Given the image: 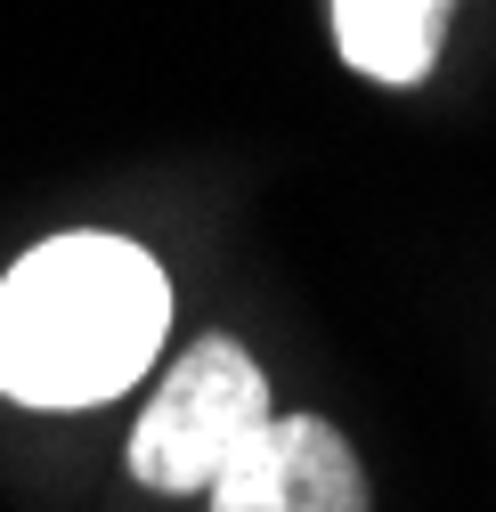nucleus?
Instances as JSON below:
<instances>
[{
	"instance_id": "f03ea898",
	"label": "nucleus",
	"mask_w": 496,
	"mask_h": 512,
	"mask_svg": "<svg viewBox=\"0 0 496 512\" xmlns=\"http://www.w3.org/2000/svg\"><path fill=\"white\" fill-rule=\"evenodd\" d=\"M269 415L277 407H269L261 366L228 334H204V342H188L171 358L163 391L147 399V415L131 431V472L155 496H196V488H212L244 456V439H253Z\"/></svg>"
},
{
	"instance_id": "f257e3e1",
	"label": "nucleus",
	"mask_w": 496,
	"mask_h": 512,
	"mask_svg": "<svg viewBox=\"0 0 496 512\" xmlns=\"http://www.w3.org/2000/svg\"><path fill=\"white\" fill-rule=\"evenodd\" d=\"M171 277L131 236H49L0 277V399L98 407L155 366Z\"/></svg>"
},
{
	"instance_id": "20e7f679",
	"label": "nucleus",
	"mask_w": 496,
	"mask_h": 512,
	"mask_svg": "<svg viewBox=\"0 0 496 512\" xmlns=\"http://www.w3.org/2000/svg\"><path fill=\"white\" fill-rule=\"evenodd\" d=\"M334 41L366 82H423L448 41V0H334Z\"/></svg>"
},
{
	"instance_id": "7ed1b4c3",
	"label": "nucleus",
	"mask_w": 496,
	"mask_h": 512,
	"mask_svg": "<svg viewBox=\"0 0 496 512\" xmlns=\"http://www.w3.org/2000/svg\"><path fill=\"white\" fill-rule=\"evenodd\" d=\"M204 496L212 512H375L366 464L318 415H269Z\"/></svg>"
}]
</instances>
